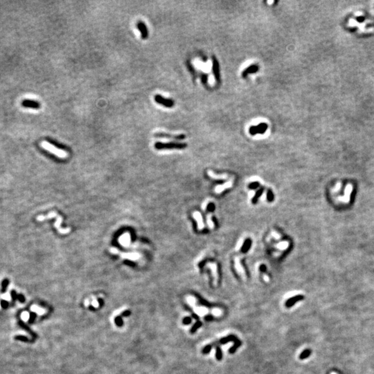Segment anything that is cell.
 Here are the masks:
<instances>
[{
  "label": "cell",
  "mask_w": 374,
  "mask_h": 374,
  "mask_svg": "<svg viewBox=\"0 0 374 374\" xmlns=\"http://www.w3.org/2000/svg\"><path fill=\"white\" fill-rule=\"evenodd\" d=\"M241 344H242L241 341L239 340L238 339H236V340L234 342V345L230 348L229 350V353H231V354L232 353H234L235 352V351H236V349H238L239 346H241Z\"/></svg>",
  "instance_id": "2e32d148"
},
{
  "label": "cell",
  "mask_w": 374,
  "mask_h": 374,
  "mask_svg": "<svg viewBox=\"0 0 374 374\" xmlns=\"http://www.w3.org/2000/svg\"><path fill=\"white\" fill-rule=\"evenodd\" d=\"M212 69L215 79L218 83H220V74L219 64H218L217 59L215 56L212 57Z\"/></svg>",
  "instance_id": "52a82bcc"
},
{
  "label": "cell",
  "mask_w": 374,
  "mask_h": 374,
  "mask_svg": "<svg viewBox=\"0 0 374 374\" xmlns=\"http://www.w3.org/2000/svg\"><path fill=\"white\" fill-rule=\"evenodd\" d=\"M41 146L43 148H44L45 150H48V152L54 154V155H56L57 157H60V158L65 159L66 157H67V156H68L67 155V153L65 151V150H62L61 149L56 148V147L54 146V145H52L51 143H48L47 141L42 142Z\"/></svg>",
  "instance_id": "7a4b0ae2"
},
{
  "label": "cell",
  "mask_w": 374,
  "mask_h": 374,
  "mask_svg": "<svg viewBox=\"0 0 374 374\" xmlns=\"http://www.w3.org/2000/svg\"><path fill=\"white\" fill-rule=\"evenodd\" d=\"M202 326V321H200V320L197 321L196 323H195V324L193 326V327H192L191 329H190V333H191V334L195 333V332L197 331V329L200 328V327Z\"/></svg>",
  "instance_id": "ac0fdd59"
},
{
  "label": "cell",
  "mask_w": 374,
  "mask_h": 374,
  "mask_svg": "<svg viewBox=\"0 0 374 374\" xmlns=\"http://www.w3.org/2000/svg\"><path fill=\"white\" fill-rule=\"evenodd\" d=\"M204 319L207 321H213V320L214 319V317L212 315H205V317H204Z\"/></svg>",
  "instance_id": "4316f807"
},
{
  "label": "cell",
  "mask_w": 374,
  "mask_h": 374,
  "mask_svg": "<svg viewBox=\"0 0 374 374\" xmlns=\"http://www.w3.org/2000/svg\"><path fill=\"white\" fill-rule=\"evenodd\" d=\"M195 297H196V298H197V299H198V304H200V306H206V307L207 308H212V307H214V306H214V305L210 304L209 303H208L207 301L204 300L203 299H202L200 297H199L198 295H195Z\"/></svg>",
  "instance_id": "9a60e30c"
},
{
  "label": "cell",
  "mask_w": 374,
  "mask_h": 374,
  "mask_svg": "<svg viewBox=\"0 0 374 374\" xmlns=\"http://www.w3.org/2000/svg\"><path fill=\"white\" fill-rule=\"evenodd\" d=\"M131 236L129 233H126L124 235H122L119 238V241L120 242L121 245L124 247H128L130 245L131 241Z\"/></svg>",
  "instance_id": "4fadbf2b"
},
{
  "label": "cell",
  "mask_w": 374,
  "mask_h": 374,
  "mask_svg": "<svg viewBox=\"0 0 374 374\" xmlns=\"http://www.w3.org/2000/svg\"><path fill=\"white\" fill-rule=\"evenodd\" d=\"M216 359L218 360H221L222 358V350L220 349V346H216Z\"/></svg>",
  "instance_id": "ffe728a7"
},
{
  "label": "cell",
  "mask_w": 374,
  "mask_h": 374,
  "mask_svg": "<svg viewBox=\"0 0 374 374\" xmlns=\"http://www.w3.org/2000/svg\"><path fill=\"white\" fill-rule=\"evenodd\" d=\"M259 70V65H256V64H253V65H249L248 67H247L245 69H244L243 72L242 73V78H246L249 74H254L256 72Z\"/></svg>",
  "instance_id": "30bf717a"
},
{
  "label": "cell",
  "mask_w": 374,
  "mask_h": 374,
  "mask_svg": "<svg viewBox=\"0 0 374 374\" xmlns=\"http://www.w3.org/2000/svg\"><path fill=\"white\" fill-rule=\"evenodd\" d=\"M155 147L157 150L162 149H183L187 147L186 143H177V142H169V143H162V142H157L155 143Z\"/></svg>",
  "instance_id": "3957f363"
},
{
  "label": "cell",
  "mask_w": 374,
  "mask_h": 374,
  "mask_svg": "<svg viewBox=\"0 0 374 374\" xmlns=\"http://www.w3.org/2000/svg\"><path fill=\"white\" fill-rule=\"evenodd\" d=\"M154 136H155V137H159V138H171L175 140H182L186 137V135L183 134L175 135V134H169V133H165V132H156L155 134H154Z\"/></svg>",
  "instance_id": "ba28073f"
},
{
  "label": "cell",
  "mask_w": 374,
  "mask_h": 374,
  "mask_svg": "<svg viewBox=\"0 0 374 374\" xmlns=\"http://www.w3.org/2000/svg\"><path fill=\"white\" fill-rule=\"evenodd\" d=\"M214 209H215V207H214V204L210 203V204H209V205H208V207H207V210L209 211H213L214 210Z\"/></svg>",
  "instance_id": "f546056e"
},
{
  "label": "cell",
  "mask_w": 374,
  "mask_h": 374,
  "mask_svg": "<svg viewBox=\"0 0 374 374\" xmlns=\"http://www.w3.org/2000/svg\"><path fill=\"white\" fill-rule=\"evenodd\" d=\"M268 126L265 123H261L257 126H253L249 128V132L252 135H256L257 134H263L265 132L268 130Z\"/></svg>",
  "instance_id": "277c9868"
},
{
  "label": "cell",
  "mask_w": 374,
  "mask_h": 374,
  "mask_svg": "<svg viewBox=\"0 0 374 374\" xmlns=\"http://www.w3.org/2000/svg\"><path fill=\"white\" fill-rule=\"evenodd\" d=\"M115 323H117V325L119 326H122L123 321H122V319H121V318L120 317H117L115 319Z\"/></svg>",
  "instance_id": "484cf974"
},
{
  "label": "cell",
  "mask_w": 374,
  "mask_h": 374,
  "mask_svg": "<svg viewBox=\"0 0 374 374\" xmlns=\"http://www.w3.org/2000/svg\"><path fill=\"white\" fill-rule=\"evenodd\" d=\"M260 270H261V272H265L266 271V267H265V265H261V267H260Z\"/></svg>",
  "instance_id": "1f68e13d"
},
{
  "label": "cell",
  "mask_w": 374,
  "mask_h": 374,
  "mask_svg": "<svg viewBox=\"0 0 374 374\" xmlns=\"http://www.w3.org/2000/svg\"><path fill=\"white\" fill-rule=\"evenodd\" d=\"M311 350L310 349L304 350V351L301 353L300 356H299V359L300 360L306 359V358H308V357L311 356Z\"/></svg>",
  "instance_id": "d6986e66"
},
{
  "label": "cell",
  "mask_w": 374,
  "mask_h": 374,
  "mask_svg": "<svg viewBox=\"0 0 374 374\" xmlns=\"http://www.w3.org/2000/svg\"><path fill=\"white\" fill-rule=\"evenodd\" d=\"M183 324L188 325L192 322V318L190 317H186L183 319Z\"/></svg>",
  "instance_id": "cb8c5ba5"
},
{
  "label": "cell",
  "mask_w": 374,
  "mask_h": 374,
  "mask_svg": "<svg viewBox=\"0 0 374 374\" xmlns=\"http://www.w3.org/2000/svg\"><path fill=\"white\" fill-rule=\"evenodd\" d=\"M155 100L156 103L166 107H172L174 105V101L171 98H166L165 97L161 96L159 94H157L155 96Z\"/></svg>",
  "instance_id": "5b68a950"
},
{
  "label": "cell",
  "mask_w": 374,
  "mask_h": 374,
  "mask_svg": "<svg viewBox=\"0 0 374 374\" xmlns=\"http://www.w3.org/2000/svg\"><path fill=\"white\" fill-rule=\"evenodd\" d=\"M353 190V186L351 184H349L346 187V190H345V196L344 197H339L340 200H342L343 202H348L349 201V198H350V194H351V191Z\"/></svg>",
  "instance_id": "5bb4252c"
},
{
  "label": "cell",
  "mask_w": 374,
  "mask_h": 374,
  "mask_svg": "<svg viewBox=\"0 0 374 374\" xmlns=\"http://www.w3.org/2000/svg\"><path fill=\"white\" fill-rule=\"evenodd\" d=\"M259 186V182H256L251 183L249 185V188H251V189H252V188H253V189H254V188H257V187Z\"/></svg>",
  "instance_id": "83f0119b"
},
{
  "label": "cell",
  "mask_w": 374,
  "mask_h": 374,
  "mask_svg": "<svg viewBox=\"0 0 374 374\" xmlns=\"http://www.w3.org/2000/svg\"><path fill=\"white\" fill-rule=\"evenodd\" d=\"M251 244H252V241H251L250 239H247L245 240V242H244L243 245H242V249H241V252L242 253H246L247 251L249 250V247H250Z\"/></svg>",
  "instance_id": "e0dca14e"
},
{
  "label": "cell",
  "mask_w": 374,
  "mask_h": 374,
  "mask_svg": "<svg viewBox=\"0 0 374 374\" xmlns=\"http://www.w3.org/2000/svg\"><path fill=\"white\" fill-rule=\"evenodd\" d=\"M130 315V312L129 311H125V312H124V313H122V315H123V316H126V317L129 316Z\"/></svg>",
  "instance_id": "4dcf8cb0"
},
{
  "label": "cell",
  "mask_w": 374,
  "mask_h": 374,
  "mask_svg": "<svg viewBox=\"0 0 374 374\" xmlns=\"http://www.w3.org/2000/svg\"><path fill=\"white\" fill-rule=\"evenodd\" d=\"M274 200V194L271 190H269L268 192V200L269 202H272Z\"/></svg>",
  "instance_id": "d4e9b609"
},
{
  "label": "cell",
  "mask_w": 374,
  "mask_h": 374,
  "mask_svg": "<svg viewBox=\"0 0 374 374\" xmlns=\"http://www.w3.org/2000/svg\"><path fill=\"white\" fill-rule=\"evenodd\" d=\"M194 217L195 218V219L199 221L198 222V227H199V228L201 229V228H202V226L203 227V224H202V218H201L200 214H198V213H195V214H194Z\"/></svg>",
  "instance_id": "7402d4cb"
},
{
  "label": "cell",
  "mask_w": 374,
  "mask_h": 374,
  "mask_svg": "<svg viewBox=\"0 0 374 374\" xmlns=\"http://www.w3.org/2000/svg\"><path fill=\"white\" fill-rule=\"evenodd\" d=\"M263 191V188H260V189L258 190L257 193H256V195L254 197H253V199H252V202H253V203H254V204L256 203L258 199H259V197L261 195V194H262Z\"/></svg>",
  "instance_id": "44dd1931"
},
{
  "label": "cell",
  "mask_w": 374,
  "mask_h": 374,
  "mask_svg": "<svg viewBox=\"0 0 374 374\" xmlns=\"http://www.w3.org/2000/svg\"><path fill=\"white\" fill-rule=\"evenodd\" d=\"M201 80H202V82L204 83V84H207V81H208V77L206 74H202L201 76Z\"/></svg>",
  "instance_id": "f1b7e54d"
},
{
  "label": "cell",
  "mask_w": 374,
  "mask_h": 374,
  "mask_svg": "<svg viewBox=\"0 0 374 374\" xmlns=\"http://www.w3.org/2000/svg\"><path fill=\"white\" fill-rule=\"evenodd\" d=\"M57 218L56 222H55L54 224V226L55 227H56L57 229H58V231H59V232H60V233H62V234H66V233H69V232L71 231V228H69V227L66 228V229L60 228V227H60V224L62 223V218L61 216H58V215L55 212H51L48 215V216H38L37 220H43L49 219V218Z\"/></svg>",
  "instance_id": "6da1fadb"
},
{
  "label": "cell",
  "mask_w": 374,
  "mask_h": 374,
  "mask_svg": "<svg viewBox=\"0 0 374 374\" xmlns=\"http://www.w3.org/2000/svg\"><path fill=\"white\" fill-rule=\"evenodd\" d=\"M304 299V297L303 295H297L294 296L293 297H291L290 299H288L287 300L286 302H285V307L287 308H290L291 307L294 306L296 303L298 302V301H300L301 300Z\"/></svg>",
  "instance_id": "7c38bea8"
},
{
  "label": "cell",
  "mask_w": 374,
  "mask_h": 374,
  "mask_svg": "<svg viewBox=\"0 0 374 374\" xmlns=\"http://www.w3.org/2000/svg\"><path fill=\"white\" fill-rule=\"evenodd\" d=\"M137 28L141 33L142 39L145 40L148 38V30L146 25L141 21H139L137 23Z\"/></svg>",
  "instance_id": "9c48e42d"
},
{
  "label": "cell",
  "mask_w": 374,
  "mask_h": 374,
  "mask_svg": "<svg viewBox=\"0 0 374 374\" xmlns=\"http://www.w3.org/2000/svg\"><path fill=\"white\" fill-rule=\"evenodd\" d=\"M211 349H212V346H211V344H209V345H207L203 349H202V353H203V354H207V353H210Z\"/></svg>",
  "instance_id": "603a6c76"
},
{
  "label": "cell",
  "mask_w": 374,
  "mask_h": 374,
  "mask_svg": "<svg viewBox=\"0 0 374 374\" xmlns=\"http://www.w3.org/2000/svg\"><path fill=\"white\" fill-rule=\"evenodd\" d=\"M236 339H238V338H237V337H235V335H231L227 336V337H222V338L220 339V340L216 341V342H214V343H212V344H211V345L213 347V346L217 345V344H227V343L229 342H235V341L236 340Z\"/></svg>",
  "instance_id": "8fae6325"
},
{
  "label": "cell",
  "mask_w": 374,
  "mask_h": 374,
  "mask_svg": "<svg viewBox=\"0 0 374 374\" xmlns=\"http://www.w3.org/2000/svg\"><path fill=\"white\" fill-rule=\"evenodd\" d=\"M110 252L114 253V254H119L121 257L124 258V259H128L132 260V261H134V260L138 259L139 258V254L137 253H122L117 251V249L115 248H111Z\"/></svg>",
  "instance_id": "8992f818"
}]
</instances>
